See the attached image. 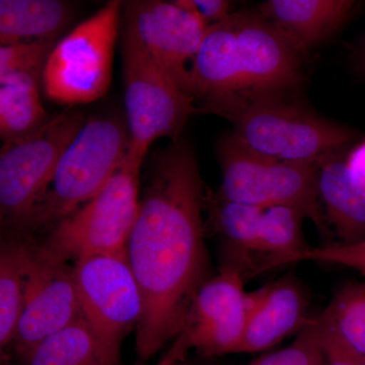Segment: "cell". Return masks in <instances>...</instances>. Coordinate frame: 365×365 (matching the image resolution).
I'll return each instance as SVG.
<instances>
[{
    "label": "cell",
    "instance_id": "obj_1",
    "mask_svg": "<svg viewBox=\"0 0 365 365\" xmlns=\"http://www.w3.org/2000/svg\"><path fill=\"white\" fill-rule=\"evenodd\" d=\"M150 181L126 245L143 297L135 348L153 357L181 332L194 297L208 280L201 210L203 182L191 145L173 140L151 163Z\"/></svg>",
    "mask_w": 365,
    "mask_h": 365
},
{
    "label": "cell",
    "instance_id": "obj_2",
    "mask_svg": "<svg viewBox=\"0 0 365 365\" xmlns=\"http://www.w3.org/2000/svg\"><path fill=\"white\" fill-rule=\"evenodd\" d=\"M129 148L128 126L121 118H88L60 158L50 186L21 232L54 227L91 200L123 165Z\"/></svg>",
    "mask_w": 365,
    "mask_h": 365
},
{
    "label": "cell",
    "instance_id": "obj_3",
    "mask_svg": "<svg viewBox=\"0 0 365 365\" xmlns=\"http://www.w3.org/2000/svg\"><path fill=\"white\" fill-rule=\"evenodd\" d=\"M140 167L126 158L97 195L53 227L40 251L64 263L125 251L140 205Z\"/></svg>",
    "mask_w": 365,
    "mask_h": 365
},
{
    "label": "cell",
    "instance_id": "obj_4",
    "mask_svg": "<svg viewBox=\"0 0 365 365\" xmlns=\"http://www.w3.org/2000/svg\"><path fill=\"white\" fill-rule=\"evenodd\" d=\"M222 184L217 198L266 208L290 206L326 230L319 206V163L279 162L248 150L234 134L218 143Z\"/></svg>",
    "mask_w": 365,
    "mask_h": 365
},
{
    "label": "cell",
    "instance_id": "obj_5",
    "mask_svg": "<svg viewBox=\"0 0 365 365\" xmlns=\"http://www.w3.org/2000/svg\"><path fill=\"white\" fill-rule=\"evenodd\" d=\"M121 9V1L111 0L54 46L42 78L49 100L88 104L107 93Z\"/></svg>",
    "mask_w": 365,
    "mask_h": 365
},
{
    "label": "cell",
    "instance_id": "obj_6",
    "mask_svg": "<svg viewBox=\"0 0 365 365\" xmlns=\"http://www.w3.org/2000/svg\"><path fill=\"white\" fill-rule=\"evenodd\" d=\"M234 135L255 153L297 163H321L354 133L280 97L255 101L232 117Z\"/></svg>",
    "mask_w": 365,
    "mask_h": 365
},
{
    "label": "cell",
    "instance_id": "obj_7",
    "mask_svg": "<svg viewBox=\"0 0 365 365\" xmlns=\"http://www.w3.org/2000/svg\"><path fill=\"white\" fill-rule=\"evenodd\" d=\"M86 122L83 112L67 109L31 135L4 144L0 153L2 222L21 232L50 186L60 158Z\"/></svg>",
    "mask_w": 365,
    "mask_h": 365
},
{
    "label": "cell",
    "instance_id": "obj_8",
    "mask_svg": "<svg viewBox=\"0 0 365 365\" xmlns=\"http://www.w3.org/2000/svg\"><path fill=\"white\" fill-rule=\"evenodd\" d=\"M125 107L130 148L127 158L141 165L148 148L160 137L179 138L195 98L182 91L133 42L124 38Z\"/></svg>",
    "mask_w": 365,
    "mask_h": 365
},
{
    "label": "cell",
    "instance_id": "obj_9",
    "mask_svg": "<svg viewBox=\"0 0 365 365\" xmlns=\"http://www.w3.org/2000/svg\"><path fill=\"white\" fill-rule=\"evenodd\" d=\"M81 317L113 351L143 314V297L126 250L72 263Z\"/></svg>",
    "mask_w": 365,
    "mask_h": 365
},
{
    "label": "cell",
    "instance_id": "obj_10",
    "mask_svg": "<svg viewBox=\"0 0 365 365\" xmlns=\"http://www.w3.org/2000/svg\"><path fill=\"white\" fill-rule=\"evenodd\" d=\"M252 294L245 292L244 273L230 264L198 290L181 332L160 365H173L189 350L205 356L235 354L246 329Z\"/></svg>",
    "mask_w": 365,
    "mask_h": 365
},
{
    "label": "cell",
    "instance_id": "obj_11",
    "mask_svg": "<svg viewBox=\"0 0 365 365\" xmlns=\"http://www.w3.org/2000/svg\"><path fill=\"white\" fill-rule=\"evenodd\" d=\"M124 18V38L194 98V62L208 26L175 1L127 2Z\"/></svg>",
    "mask_w": 365,
    "mask_h": 365
},
{
    "label": "cell",
    "instance_id": "obj_12",
    "mask_svg": "<svg viewBox=\"0 0 365 365\" xmlns=\"http://www.w3.org/2000/svg\"><path fill=\"white\" fill-rule=\"evenodd\" d=\"M81 318L72 264L48 258L30 244L25 307L11 343L16 359Z\"/></svg>",
    "mask_w": 365,
    "mask_h": 365
},
{
    "label": "cell",
    "instance_id": "obj_13",
    "mask_svg": "<svg viewBox=\"0 0 365 365\" xmlns=\"http://www.w3.org/2000/svg\"><path fill=\"white\" fill-rule=\"evenodd\" d=\"M232 14L241 83L240 112L255 101L280 97L297 86L302 55L260 14Z\"/></svg>",
    "mask_w": 365,
    "mask_h": 365
},
{
    "label": "cell",
    "instance_id": "obj_14",
    "mask_svg": "<svg viewBox=\"0 0 365 365\" xmlns=\"http://www.w3.org/2000/svg\"><path fill=\"white\" fill-rule=\"evenodd\" d=\"M307 307L304 289L290 277L254 292L237 353L266 351L302 330L309 322Z\"/></svg>",
    "mask_w": 365,
    "mask_h": 365
},
{
    "label": "cell",
    "instance_id": "obj_15",
    "mask_svg": "<svg viewBox=\"0 0 365 365\" xmlns=\"http://www.w3.org/2000/svg\"><path fill=\"white\" fill-rule=\"evenodd\" d=\"M354 6L351 0H269L259 14L304 55L333 35Z\"/></svg>",
    "mask_w": 365,
    "mask_h": 365
},
{
    "label": "cell",
    "instance_id": "obj_16",
    "mask_svg": "<svg viewBox=\"0 0 365 365\" xmlns=\"http://www.w3.org/2000/svg\"><path fill=\"white\" fill-rule=\"evenodd\" d=\"M318 175L319 197L329 222L344 244L365 239V180L346 160L326 158Z\"/></svg>",
    "mask_w": 365,
    "mask_h": 365
},
{
    "label": "cell",
    "instance_id": "obj_17",
    "mask_svg": "<svg viewBox=\"0 0 365 365\" xmlns=\"http://www.w3.org/2000/svg\"><path fill=\"white\" fill-rule=\"evenodd\" d=\"M72 14L71 4L59 0H1L0 44L54 41Z\"/></svg>",
    "mask_w": 365,
    "mask_h": 365
},
{
    "label": "cell",
    "instance_id": "obj_18",
    "mask_svg": "<svg viewBox=\"0 0 365 365\" xmlns=\"http://www.w3.org/2000/svg\"><path fill=\"white\" fill-rule=\"evenodd\" d=\"M43 72L16 71L0 76V135L16 143L47 123L39 86Z\"/></svg>",
    "mask_w": 365,
    "mask_h": 365
},
{
    "label": "cell",
    "instance_id": "obj_19",
    "mask_svg": "<svg viewBox=\"0 0 365 365\" xmlns=\"http://www.w3.org/2000/svg\"><path fill=\"white\" fill-rule=\"evenodd\" d=\"M19 365H123L81 317L41 342L19 360Z\"/></svg>",
    "mask_w": 365,
    "mask_h": 365
},
{
    "label": "cell",
    "instance_id": "obj_20",
    "mask_svg": "<svg viewBox=\"0 0 365 365\" xmlns=\"http://www.w3.org/2000/svg\"><path fill=\"white\" fill-rule=\"evenodd\" d=\"M30 242H4L0 253V347L6 349L16 336L25 307Z\"/></svg>",
    "mask_w": 365,
    "mask_h": 365
},
{
    "label": "cell",
    "instance_id": "obj_21",
    "mask_svg": "<svg viewBox=\"0 0 365 365\" xmlns=\"http://www.w3.org/2000/svg\"><path fill=\"white\" fill-rule=\"evenodd\" d=\"M306 217L290 206H270L262 215L258 255L264 258L256 266L254 274L284 265L290 256L307 247L302 239V222Z\"/></svg>",
    "mask_w": 365,
    "mask_h": 365
},
{
    "label": "cell",
    "instance_id": "obj_22",
    "mask_svg": "<svg viewBox=\"0 0 365 365\" xmlns=\"http://www.w3.org/2000/svg\"><path fill=\"white\" fill-rule=\"evenodd\" d=\"M211 208L216 230L225 237L237 256L232 265L245 274V264L252 265L251 256L258 255L264 208L220 198L213 201Z\"/></svg>",
    "mask_w": 365,
    "mask_h": 365
},
{
    "label": "cell",
    "instance_id": "obj_23",
    "mask_svg": "<svg viewBox=\"0 0 365 365\" xmlns=\"http://www.w3.org/2000/svg\"><path fill=\"white\" fill-rule=\"evenodd\" d=\"M319 319L365 356V284L348 283L334 295Z\"/></svg>",
    "mask_w": 365,
    "mask_h": 365
},
{
    "label": "cell",
    "instance_id": "obj_24",
    "mask_svg": "<svg viewBox=\"0 0 365 365\" xmlns=\"http://www.w3.org/2000/svg\"><path fill=\"white\" fill-rule=\"evenodd\" d=\"M247 365H325L317 319L309 321L287 347L262 355Z\"/></svg>",
    "mask_w": 365,
    "mask_h": 365
},
{
    "label": "cell",
    "instance_id": "obj_25",
    "mask_svg": "<svg viewBox=\"0 0 365 365\" xmlns=\"http://www.w3.org/2000/svg\"><path fill=\"white\" fill-rule=\"evenodd\" d=\"M312 261L353 269L365 276V239L356 242H338L321 248H307L285 261L287 264Z\"/></svg>",
    "mask_w": 365,
    "mask_h": 365
},
{
    "label": "cell",
    "instance_id": "obj_26",
    "mask_svg": "<svg viewBox=\"0 0 365 365\" xmlns=\"http://www.w3.org/2000/svg\"><path fill=\"white\" fill-rule=\"evenodd\" d=\"M54 46V41L1 46L0 76L16 71H44Z\"/></svg>",
    "mask_w": 365,
    "mask_h": 365
},
{
    "label": "cell",
    "instance_id": "obj_27",
    "mask_svg": "<svg viewBox=\"0 0 365 365\" xmlns=\"http://www.w3.org/2000/svg\"><path fill=\"white\" fill-rule=\"evenodd\" d=\"M319 340L325 365H365V356L350 347L331 327L318 318Z\"/></svg>",
    "mask_w": 365,
    "mask_h": 365
},
{
    "label": "cell",
    "instance_id": "obj_28",
    "mask_svg": "<svg viewBox=\"0 0 365 365\" xmlns=\"http://www.w3.org/2000/svg\"><path fill=\"white\" fill-rule=\"evenodd\" d=\"M178 6L210 26L230 16V2L225 0H178Z\"/></svg>",
    "mask_w": 365,
    "mask_h": 365
},
{
    "label": "cell",
    "instance_id": "obj_29",
    "mask_svg": "<svg viewBox=\"0 0 365 365\" xmlns=\"http://www.w3.org/2000/svg\"><path fill=\"white\" fill-rule=\"evenodd\" d=\"M346 163L355 175L365 180V143L352 151Z\"/></svg>",
    "mask_w": 365,
    "mask_h": 365
},
{
    "label": "cell",
    "instance_id": "obj_30",
    "mask_svg": "<svg viewBox=\"0 0 365 365\" xmlns=\"http://www.w3.org/2000/svg\"><path fill=\"white\" fill-rule=\"evenodd\" d=\"M364 45V49H362V60H364V63H365V38Z\"/></svg>",
    "mask_w": 365,
    "mask_h": 365
}]
</instances>
